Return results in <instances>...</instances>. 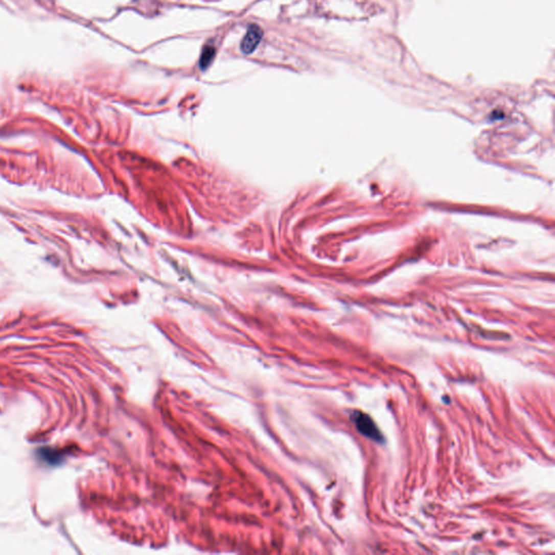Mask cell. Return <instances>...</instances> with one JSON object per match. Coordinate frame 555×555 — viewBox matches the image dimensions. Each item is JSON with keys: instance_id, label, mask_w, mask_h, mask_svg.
<instances>
[{"instance_id": "cell-1", "label": "cell", "mask_w": 555, "mask_h": 555, "mask_svg": "<svg viewBox=\"0 0 555 555\" xmlns=\"http://www.w3.org/2000/svg\"><path fill=\"white\" fill-rule=\"evenodd\" d=\"M352 421L358 429V432H360L365 437L379 443L383 441L382 433L380 432L378 426L375 425L374 421L368 414H364L363 412H360V411H355L352 414Z\"/></svg>"}, {"instance_id": "cell-2", "label": "cell", "mask_w": 555, "mask_h": 555, "mask_svg": "<svg viewBox=\"0 0 555 555\" xmlns=\"http://www.w3.org/2000/svg\"><path fill=\"white\" fill-rule=\"evenodd\" d=\"M263 39V30L258 25L252 24L248 26L246 34L241 41V51L244 55H250L258 47L259 42Z\"/></svg>"}, {"instance_id": "cell-3", "label": "cell", "mask_w": 555, "mask_h": 555, "mask_svg": "<svg viewBox=\"0 0 555 555\" xmlns=\"http://www.w3.org/2000/svg\"><path fill=\"white\" fill-rule=\"evenodd\" d=\"M215 55H216V49H215L214 44H212L211 42L205 44L200 57V68L202 71H205L211 65L212 61L215 58Z\"/></svg>"}]
</instances>
